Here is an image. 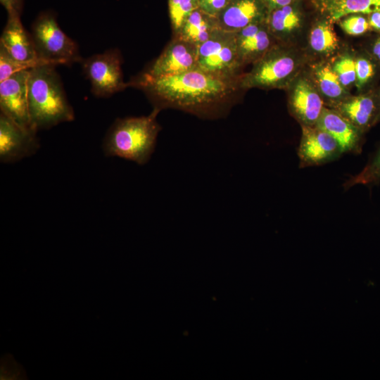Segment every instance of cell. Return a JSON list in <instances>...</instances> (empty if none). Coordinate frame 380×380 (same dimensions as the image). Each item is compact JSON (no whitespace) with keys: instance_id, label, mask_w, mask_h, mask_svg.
Returning a JSON list of instances; mask_svg holds the SVG:
<instances>
[{"instance_id":"6da1fadb","label":"cell","mask_w":380,"mask_h":380,"mask_svg":"<svg viewBox=\"0 0 380 380\" xmlns=\"http://www.w3.org/2000/svg\"><path fill=\"white\" fill-rule=\"evenodd\" d=\"M239 78L220 77L198 68L156 79H140L129 82L142 89L160 111L166 108L184 110L199 117L218 118L234 104Z\"/></svg>"},{"instance_id":"7a4b0ae2","label":"cell","mask_w":380,"mask_h":380,"mask_svg":"<svg viewBox=\"0 0 380 380\" xmlns=\"http://www.w3.org/2000/svg\"><path fill=\"white\" fill-rule=\"evenodd\" d=\"M56 66L39 65L29 70L27 99L33 128L49 129L75 118Z\"/></svg>"},{"instance_id":"3957f363","label":"cell","mask_w":380,"mask_h":380,"mask_svg":"<svg viewBox=\"0 0 380 380\" xmlns=\"http://www.w3.org/2000/svg\"><path fill=\"white\" fill-rule=\"evenodd\" d=\"M159 112L153 108L146 116L117 119L105 137V154L129 160L138 165L147 163L155 151L161 129L156 120Z\"/></svg>"},{"instance_id":"277c9868","label":"cell","mask_w":380,"mask_h":380,"mask_svg":"<svg viewBox=\"0 0 380 380\" xmlns=\"http://www.w3.org/2000/svg\"><path fill=\"white\" fill-rule=\"evenodd\" d=\"M30 34L37 58L44 64L70 65L83 59L77 43L61 29L52 11L38 14Z\"/></svg>"},{"instance_id":"5b68a950","label":"cell","mask_w":380,"mask_h":380,"mask_svg":"<svg viewBox=\"0 0 380 380\" xmlns=\"http://www.w3.org/2000/svg\"><path fill=\"white\" fill-rule=\"evenodd\" d=\"M299 60L290 51L274 44L251 70L240 77L241 89L250 88L275 89L288 87L299 68Z\"/></svg>"},{"instance_id":"8992f818","label":"cell","mask_w":380,"mask_h":380,"mask_svg":"<svg viewBox=\"0 0 380 380\" xmlns=\"http://www.w3.org/2000/svg\"><path fill=\"white\" fill-rule=\"evenodd\" d=\"M198 68L226 78H239L242 67L236 43L235 32L218 29L198 46Z\"/></svg>"},{"instance_id":"52a82bcc","label":"cell","mask_w":380,"mask_h":380,"mask_svg":"<svg viewBox=\"0 0 380 380\" xmlns=\"http://www.w3.org/2000/svg\"><path fill=\"white\" fill-rule=\"evenodd\" d=\"M122 56L117 49L92 55L80 62L87 79L91 84V93L97 97H109L122 91L129 84L125 83L122 71Z\"/></svg>"},{"instance_id":"ba28073f","label":"cell","mask_w":380,"mask_h":380,"mask_svg":"<svg viewBox=\"0 0 380 380\" xmlns=\"http://www.w3.org/2000/svg\"><path fill=\"white\" fill-rule=\"evenodd\" d=\"M198 49L196 45L173 36L159 56L137 78L156 79L196 68Z\"/></svg>"},{"instance_id":"9c48e42d","label":"cell","mask_w":380,"mask_h":380,"mask_svg":"<svg viewBox=\"0 0 380 380\" xmlns=\"http://www.w3.org/2000/svg\"><path fill=\"white\" fill-rule=\"evenodd\" d=\"M301 128L298 150L300 167L326 164L338 159L343 153L338 142L317 125H302Z\"/></svg>"},{"instance_id":"30bf717a","label":"cell","mask_w":380,"mask_h":380,"mask_svg":"<svg viewBox=\"0 0 380 380\" xmlns=\"http://www.w3.org/2000/svg\"><path fill=\"white\" fill-rule=\"evenodd\" d=\"M29 70L18 72L0 82V108L1 113L20 127L37 131L32 126L29 114L27 99Z\"/></svg>"},{"instance_id":"8fae6325","label":"cell","mask_w":380,"mask_h":380,"mask_svg":"<svg viewBox=\"0 0 380 380\" xmlns=\"http://www.w3.org/2000/svg\"><path fill=\"white\" fill-rule=\"evenodd\" d=\"M37 131L25 129L0 114V160L13 163L30 156L38 150Z\"/></svg>"},{"instance_id":"7c38bea8","label":"cell","mask_w":380,"mask_h":380,"mask_svg":"<svg viewBox=\"0 0 380 380\" xmlns=\"http://www.w3.org/2000/svg\"><path fill=\"white\" fill-rule=\"evenodd\" d=\"M290 111L301 126L316 125L324 108L323 98L310 80H295L289 97Z\"/></svg>"},{"instance_id":"4fadbf2b","label":"cell","mask_w":380,"mask_h":380,"mask_svg":"<svg viewBox=\"0 0 380 380\" xmlns=\"http://www.w3.org/2000/svg\"><path fill=\"white\" fill-rule=\"evenodd\" d=\"M336 110L364 133L379 122L380 89L371 90L345 99L331 107Z\"/></svg>"},{"instance_id":"5bb4252c","label":"cell","mask_w":380,"mask_h":380,"mask_svg":"<svg viewBox=\"0 0 380 380\" xmlns=\"http://www.w3.org/2000/svg\"><path fill=\"white\" fill-rule=\"evenodd\" d=\"M316 125L338 142L343 153L361 152L365 133L336 110L324 107Z\"/></svg>"},{"instance_id":"9a60e30c","label":"cell","mask_w":380,"mask_h":380,"mask_svg":"<svg viewBox=\"0 0 380 380\" xmlns=\"http://www.w3.org/2000/svg\"><path fill=\"white\" fill-rule=\"evenodd\" d=\"M267 14L262 0H231L216 18L220 29L236 32L252 23L266 20Z\"/></svg>"},{"instance_id":"2e32d148","label":"cell","mask_w":380,"mask_h":380,"mask_svg":"<svg viewBox=\"0 0 380 380\" xmlns=\"http://www.w3.org/2000/svg\"><path fill=\"white\" fill-rule=\"evenodd\" d=\"M0 49L16 61L44 65L37 58L32 36L24 28L20 15L8 14L0 38Z\"/></svg>"},{"instance_id":"e0dca14e","label":"cell","mask_w":380,"mask_h":380,"mask_svg":"<svg viewBox=\"0 0 380 380\" xmlns=\"http://www.w3.org/2000/svg\"><path fill=\"white\" fill-rule=\"evenodd\" d=\"M238 56L242 66L255 63L272 46L274 37L266 20L252 23L235 32Z\"/></svg>"},{"instance_id":"ac0fdd59","label":"cell","mask_w":380,"mask_h":380,"mask_svg":"<svg viewBox=\"0 0 380 380\" xmlns=\"http://www.w3.org/2000/svg\"><path fill=\"white\" fill-rule=\"evenodd\" d=\"M300 1L299 0L268 12L266 24L274 39H286L300 29L303 20Z\"/></svg>"},{"instance_id":"d6986e66","label":"cell","mask_w":380,"mask_h":380,"mask_svg":"<svg viewBox=\"0 0 380 380\" xmlns=\"http://www.w3.org/2000/svg\"><path fill=\"white\" fill-rule=\"evenodd\" d=\"M218 29L216 17L198 8L186 18L178 34L173 36H177L198 47Z\"/></svg>"},{"instance_id":"ffe728a7","label":"cell","mask_w":380,"mask_h":380,"mask_svg":"<svg viewBox=\"0 0 380 380\" xmlns=\"http://www.w3.org/2000/svg\"><path fill=\"white\" fill-rule=\"evenodd\" d=\"M320 11L331 23L354 13L380 12V0H317Z\"/></svg>"},{"instance_id":"44dd1931","label":"cell","mask_w":380,"mask_h":380,"mask_svg":"<svg viewBox=\"0 0 380 380\" xmlns=\"http://www.w3.org/2000/svg\"><path fill=\"white\" fill-rule=\"evenodd\" d=\"M313 75L317 89L322 98L334 106L349 96L348 91L341 84L331 66L327 63H318L313 68Z\"/></svg>"},{"instance_id":"7402d4cb","label":"cell","mask_w":380,"mask_h":380,"mask_svg":"<svg viewBox=\"0 0 380 380\" xmlns=\"http://www.w3.org/2000/svg\"><path fill=\"white\" fill-rule=\"evenodd\" d=\"M309 44L312 51L319 54L331 53L338 48V39L330 20L325 18L312 27Z\"/></svg>"},{"instance_id":"603a6c76","label":"cell","mask_w":380,"mask_h":380,"mask_svg":"<svg viewBox=\"0 0 380 380\" xmlns=\"http://www.w3.org/2000/svg\"><path fill=\"white\" fill-rule=\"evenodd\" d=\"M199 8V0H168V11L173 35L178 34L186 18Z\"/></svg>"},{"instance_id":"cb8c5ba5","label":"cell","mask_w":380,"mask_h":380,"mask_svg":"<svg viewBox=\"0 0 380 380\" xmlns=\"http://www.w3.org/2000/svg\"><path fill=\"white\" fill-rule=\"evenodd\" d=\"M376 72L372 59L361 56L355 59V86L362 91L374 80Z\"/></svg>"},{"instance_id":"d4e9b609","label":"cell","mask_w":380,"mask_h":380,"mask_svg":"<svg viewBox=\"0 0 380 380\" xmlns=\"http://www.w3.org/2000/svg\"><path fill=\"white\" fill-rule=\"evenodd\" d=\"M338 22L343 31L351 36H360L372 30L367 16L364 14H350Z\"/></svg>"},{"instance_id":"484cf974","label":"cell","mask_w":380,"mask_h":380,"mask_svg":"<svg viewBox=\"0 0 380 380\" xmlns=\"http://www.w3.org/2000/svg\"><path fill=\"white\" fill-rule=\"evenodd\" d=\"M341 84L346 88L355 84V59L350 55L340 57L332 67Z\"/></svg>"},{"instance_id":"4316f807","label":"cell","mask_w":380,"mask_h":380,"mask_svg":"<svg viewBox=\"0 0 380 380\" xmlns=\"http://www.w3.org/2000/svg\"><path fill=\"white\" fill-rule=\"evenodd\" d=\"M39 65L35 63L16 61L11 57L4 50L0 49V82L18 72L30 70Z\"/></svg>"},{"instance_id":"83f0119b","label":"cell","mask_w":380,"mask_h":380,"mask_svg":"<svg viewBox=\"0 0 380 380\" xmlns=\"http://www.w3.org/2000/svg\"><path fill=\"white\" fill-rule=\"evenodd\" d=\"M231 0H199V8L216 17Z\"/></svg>"},{"instance_id":"f1b7e54d","label":"cell","mask_w":380,"mask_h":380,"mask_svg":"<svg viewBox=\"0 0 380 380\" xmlns=\"http://www.w3.org/2000/svg\"><path fill=\"white\" fill-rule=\"evenodd\" d=\"M0 2L6 10L8 14L21 15L24 0H0Z\"/></svg>"},{"instance_id":"f546056e","label":"cell","mask_w":380,"mask_h":380,"mask_svg":"<svg viewBox=\"0 0 380 380\" xmlns=\"http://www.w3.org/2000/svg\"><path fill=\"white\" fill-rule=\"evenodd\" d=\"M299 0H262L268 12L275 8L291 4Z\"/></svg>"},{"instance_id":"4dcf8cb0","label":"cell","mask_w":380,"mask_h":380,"mask_svg":"<svg viewBox=\"0 0 380 380\" xmlns=\"http://www.w3.org/2000/svg\"><path fill=\"white\" fill-rule=\"evenodd\" d=\"M367 16L372 30L380 33V12H374Z\"/></svg>"},{"instance_id":"1f68e13d","label":"cell","mask_w":380,"mask_h":380,"mask_svg":"<svg viewBox=\"0 0 380 380\" xmlns=\"http://www.w3.org/2000/svg\"><path fill=\"white\" fill-rule=\"evenodd\" d=\"M372 58L380 63V37H377L371 46Z\"/></svg>"},{"instance_id":"d6a6232c","label":"cell","mask_w":380,"mask_h":380,"mask_svg":"<svg viewBox=\"0 0 380 380\" xmlns=\"http://www.w3.org/2000/svg\"><path fill=\"white\" fill-rule=\"evenodd\" d=\"M379 122H380V115H379Z\"/></svg>"}]
</instances>
